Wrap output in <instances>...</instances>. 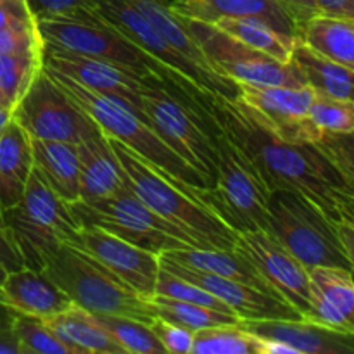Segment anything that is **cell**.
<instances>
[{
  "instance_id": "6da1fadb",
  "label": "cell",
  "mask_w": 354,
  "mask_h": 354,
  "mask_svg": "<svg viewBox=\"0 0 354 354\" xmlns=\"http://www.w3.org/2000/svg\"><path fill=\"white\" fill-rule=\"evenodd\" d=\"M214 116L248 154L270 192L290 190L308 197L330 220H341V199L353 189L315 144H292L266 130L241 100H218Z\"/></svg>"
},
{
  "instance_id": "7a4b0ae2",
  "label": "cell",
  "mask_w": 354,
  "mask_h": 354,
  "mask_svg": "<svg viewBox=\"0 0 354 354\" xmlns=\"http://www.w3.org/2000/svg\"><path fill=\"white\" fill-rule=\"evenodd\" d=\"M107 138L127 175L128 185L145 206L182 230L196 248L235 249L239 234L218 214L199 203L189 190L182 189L171 175L156 168L116 138Z\"/></svg>"
},
{
  "instance_id": "3957f363",
  "label": "cell",
  "mask_w": 354,
  "mask_h": 354,
  "mask_svg": "<svg viewBox=\"0 0 354 354\" xmlns=\"http://www.w3.org/2000/svg\"><path fill=\"white\" fill-rule=\"evenodd\" d=\"M41 68L47 71V75L57 83L59 88L76 104L82 111H85L97 124L104 135L111 138H116L121 144L130 147L137 152L145 161L152 162L156 168L162 169L168 175H171L180 187L185 190H192L196 187L207 189V183L204 176L197 171L194 166H190L182 156L176 154L161 137L154 131V128L144 120L137 116L133 111L121 106L116 100L102 95V93L90 90L86 86L80 85L75 80L68 76L47 69L44 64Z\"/></svg>"
},
{
  "instance_id": "277c9868",
  "label": "cell",
  "mask_w": 354,
  "mask_h": 354,
  "mask_svg": "<svg viewBox=\"0 0 354 354\" xmlns=\"http://www.w3.org/2000/svg\"><path fill=\"white\" fill-rule=\"evenodd\" d=\"M78 306L100 315H118L151 324L156 318L147 297L128 287L97 259L64 244L41 270Z\"/></svg>"
},
{
  "instance_id": "5b68a950",
  "label": "cell",
  "mask_w": 354,
  "mask_h": 354,
  "mask_svg": "<svg viewBox=\"0 0 354 354\" xmlns=\"http://www.w3.org/2000/svg\"><path fill=\"white\" fill-rule=\"evenodd\" d=\"M218 149L216 178L211 189L196 187L192 194L237 234L266 230L270 190L244 151L225 128L214 138Z\"/></svg>"
},
{
  "instance_id": "8992f818",
  "label": "cell",
  "mask_w": 354,
  "mask_h": 354,
  "mask_svg": "<svg viewBox=\"0 0 354 354\" xmlns=\"http://www.w3.org/2000/svg\"><path fill=\"white\" fill-rule=\"evenodd\" d=\"M3 223L12 234L24 266L41 272L64 244H71L80 225L71 207L31 169L23 197L3 211Z\"/></svg>"
},
{
  "instance_id": "52a82bcc",
  "label": "cell",
  "mask_w": 354,
  "mask_h": 354,
  "mask_svg": "<svg viewBox=\"0 0 354 354\" xmlns=\"http://www.w3.org/2000/svg\"><path fill=\"white\" fill-rule=\"evenodd\" d=\"M266 230L272 232L308 270L315 266L349 270L335 221L301 194L290 190H273L270 194Z\"/></svg>"
},
{
  "instance_id": "ba28073f",
  "label": "cell",
  "mask_w": 354,
  "mask_h": 354,
  "mask_svg": "<svg viewBox=\"0 0 354 354\" xmlns=\"http://www.w3.org/2000/svg\"><path fill=\"white\" fill-rule=\"evenodd\" d=\"M37 28L41 45L47 47L62 48L86 57L114 62L142 76L158 75L161 80H173V82L187 80L185 75L158 62L137 45L131 44L128 38L113 30L109 24L104 23L99 12L82 19H71V17L38 19Z\"/></svg>"
},
{
  "instance_id": "9c48e42d",
  "label": "cell",
  "mask_w": 354,
  "mask_h": 354,
  "mask_svg": "<svg viewBox=\"0 0 354 354\" xmlns=\"http://www.w3.org/2000/svg\"><path fill=\"white\" fill-rule=\"evenodd\" d=\"M69 207L80 227H99L158 256L187 245L196 248L182 230L145 206L130 185L116 196L92 203L76 201L69 204Z\"/></svg>"
},
{
  "instance_id": "30bf717a",
  "label": "cell",
  "mask_w": 354,
  "mask_h": 354,
  "mask_svg": "<svg viewBox=\"0 0 354 354\" xmlns=\"http://www.w3.org/2000/svg\"><path fill=\"white\" fill-rule=\"evenodd\" d=\"M144 114L156 133L204 176L207 189L216 178L218 149L214 138L221 131L220 121L204 123L192 107L168 92L161 78L144 93Z\"/></svg>"
},
{
  "instance_id": "8fae6325",
  "label": "cell",
  "mask_w": 354,
  "mask_h": 354,
  "mask_svg": "<svg viewBox=\"0 0 354 354\" xmlns=\"http://www.w3.org/2000/svg\"><path fill=\"white\" fill-rule=\"evenodd\" d=\"M183 23L218 75L237 83L252 85H306L292 59L289 62L277 61L272 55L256 50L225 31L218 30L214 24L189 17H183Z\"/></svg>"
},
{
  "instance_id": "7c38bea8",
  "label": "cell",
  "mask_w": 354,
  "mask_h": 354,
  "mask_svg": "<svg viewBox=\"0 0 354 354\" xmlns=\"http://www.w3.org/2000/svg\"><path fill=\"white\" fill-rule=\"evenodd\" d=\"M12 120L26 130L31 138L61 140L80 144L102 131L99 124L80 109L44 68L35 76L19 102L12 109Z\"/></svg>"
},
{
  "instance_id": "4fadbf2b",
  "label": "cell",
  "mask_w": 354,
  "mask_h": 354,
  "mask_svg": "<svg viewBox=\"0 0 354 354\" xmlns=\"http://www.w3.org/2000/svg\"><path fill=\"white\" fill-rule=\"evenodd\" d=\"M41 64L47 69L68 76L80 85L116 100L133 111L140 120L144 114V93L159 80L158 75L142 76L124 66L102 59L86 57L76 52L41 45Z\"/></svg>"
},
{
  "instance_id": "5bb4252c",
  "label": "cell",
  "mask_w": 354,
  "mask_h": 354,
  "mask_svg": "<svg viewBox=\"0 0 354 354\" xmlns=\"http://www.w3.org/2000/svg\"><path fill=\"white\" fill-rule=\"evenodd\" d=\"M237 85V100L275 137L292 144H315L324 137L308 118L315 97L310 85Z\"/></svg>"
},
{
  "instance_id": "9a60e30c",
  "label": "cell",
  "mask_w": 354,
  "mask_h": 354,
  "mask_svg": "<svg viewBox=\"0 0 354 354\" xmlns=\"http://www.w3.org/2000/svg\"><path fill=\"white\" fill-rule=\"evenodd\" d=\"M235 249L256 266L280 299L296 308L304 320H308L310 272L272 232H242L239 234Z\"/></svg>"
},
{
  "instance_id": "2e32d148",
  "label": "cell",
  "mask_w": 354,
  "mask_h": 354,
  "mask_svg": "<svg viewBox=\"0 0 354 354\" xmlns=\"http://www.w3.org/2000/svg\"><path fill=\"white\" fill-rule=\"evenodd\" d=\"M69 245L92 256L140 296H154L159 273V256L154 252L137 248L99 227H80Z\"/></svg>"
},
{
  "instance_id": "e0dca14e",
  "label": "cell",
  "mask_w": 354,
  "mask_h": 354,
  "mask_svg": "<svg viewBox=\"0 0 354 354\" xmlns=\"http://www.w3.org/2000/svg\"><path fill=\"white\" fill-rule=\"evenodd\" d=\"M159 266L216 296L223 301L239 320H301L303 315L283 299L261 292L251 286L213 275L203 270L183 266L159 256Z\"/></svg>"
},
{
  "instance_id": "ac0fdd59",
  "label": "cell",
  "mask_w": 354,
  "mask_h": 354,
  "mask_svg": "<svg viewBox=\"0 0 354 354\" xmlns=\"http://www.w3.org/2000/svg\"><path fill=\"white\" fill-rule=\"evenodd\" d=\"M178 16L214 24L223 17H258L289 37L299 38L303 19L287 0H173Z\"/></svg>"
},
{
  "instance_id": "d6986e66",
  "label": "cell",
  "mask_w": 354,
  "mask_h": 354,
  "mask_svg": "<svg viewBox=\"0 0 354 354\" xmlns=\"http://www.w3.org/2000/svg\"><path fill=\"white\" fill-rule=\"evenodd\" d=\"M252 335L283 342L296 354H354V332H341L311 320H239Z\"/></svg>"
},
{
  "instance_id": "ffe728a7",
  "label": "cell",
  "mask_w": 354,
  "mask_h": 354,
  "mask_svg": "<svg viewBox=\"0 0 354 354\" xmlns=\"http://www.w3.org/2000/svg\"><path fill=\"white\" fill-rule=\"evenodd\" d=\"M310 272V317L325 327L354 332V277L348 268L315 266Z\"/></svg>"
},
{
  "instance_id": "44dd1931",
  "label": "cell",
  "mask_w": 354,
  "mask_h": 354,
  "mask_svg": "<svg viewBox=\"0 0 354 354\" xmlns=\"http://www.w3.org/2000/svg\"><path fill=\"white\" fill-rule=\"evenodd\" d=\"M71 303L64 290L37 270L9 272L0 282V310L7 315L23 313L48 318L61 313Z\"/></svg>"
},
{
  "instance_id": "7402d4cb",
  "label": "cell",
  "mask_w": 354,
  "mask_h": 354,
  "mask_svg": "<svg viewBox=\"0 0 354 354\" xmlns=\"http://www.w3.org/2000/svg\"><path fill=\"white\" fill-rule=\"evenodd\" d=\"M80 199L85 203L116 196L128 185L127 175L114 154L104 131L85 138L80 144Z\"/></svg>"
},
{
  "instance_id": "603a6c76",
  "label": "cell",
  "mask_w": 354,
  "mask_h": 354,
  "mask_svg": "<svg viewBox=\"0 0 354 354\" xmlns=\"http://www.w3.org/2000/svg\"><path fill=\"white\" fill-rule=\"evenodd\" d=\"M73 354H124L95 315L71 303L61 313L41 318Z\"/></svg>"
},
{
  "instance_id": "cb8c5ba5",
  "label": "cell",
  "mask_w": 354,
  "mask_h": 354,
  "mask_svg": "<svg viewBox=\"0 0 354 354\" xmlns=\"http://www.w3.org/2000/svg\"><path fill=\"white\" fill-rule=\"evenodd\" d=\"M159 256H165L178 265L192 266V268L203 270V272L213 273V275L237 280V282L254 287L261 292L279 297V294L268 286V282L263 279L256 266L237 249H201L187 245V248L171 249Z\"/></svg>"
},
{
  "instance_id": "d4e9b609",
  "label": "cell",
  "mask_w": 354,
  "mask_h": 354,
  "mask_svg": "<svg viewBox=\"0 0 354 354\" xmlns=\"http://www.w3.org/2000/svg\"><path fill=\"white\" fill-rule=\"evenodd\" d=\"M33 169L31 137L10 120L0 133V211L16 206L23 197Z\"/></svg>"
},
{
  "instance_id": "484cf974",
  "label": "cell",
  "mask_w": 354,
  "mask_h": 354,
  "mask_svg": "<svg viewBox=\"0 0 354 354\" xmlns=\"http://www.w3.org/2000/svg\"><path fill=\"white\" fill-rule=\"evenodd\" d=\"M33 169L41 180L71 204L80 199V161L76 144L31 138Z\"/></svg>"
},
{
  "instance_id": "4316f807",
  "label": "cell",
  "mask_w": 354,
  "mask_h": 354,
  "mask_svg": "<svg viewBox=\"0 0 354 354\" xmlns=\"http://www.w3.org/2000/svg\"><path fill=\"white\" fill-rule=\"evenodd\" d=\"M299 40L317 54L354 69V19L315 14L301 24Z\"/></svg>"
},
{
  "instance_id": "83f0119b",
  "label": "cell",
  "mask_w": 354,
  "mask_h": 354,
  "mask_svg": "<svg viewBox=\"0 0 354 354\" xmlns=\"http://www.w3.org/2000/svg\"><path fill=\"white\" fill-rule=\"evenodd\" d=\"M292 61L315 92L354 102V69L317 54L299 38L294 45Z\"/></svg>"
},
{
  "instance_id": "f1b7e54d",
  "label": "cell",
  "mask_w": 354,
  "mask_h": 354,
  "mask_svg": "<svg viewBox=\"0 0 354 354\" xmlns=\"http://www.w3.org/2000/svg\"><path fill=\"white\" fill-rule=\"evenodd\" d=\"M128 2L161 33V37L176 52H180L183 57L189 59L197 68L204 69L207 73H213V75H218L209 66L206 55L203 54V50L196 44L192 35L189 33L185 23H183V17L178 16L171 9L168 0H128Z\"/></svg>"
},
{
  "instance_id": "f546056e",
  "label": "cell",
  "mask_w": 354,
  "mask_h": 354,
  "mask_svg": "<svg viewBox=\"0 0 354 354\" xmlns=\"http://www.w3.org/2000/svg\"><path fill=\"white\" fill-rule=\"evenodd\" d=\"M214 26L241 40L242 44L272 55L277 61L289 62L292 59L297 38L275 30L266 21L258 17H223L216 21Z\"/></svg>"
},
{
  "instance_id": "4dcf8cb0",
  "label": "cell",
  "mask_w": 354,
  "mask_h": 354,
  "mask_svg": "<svg viewBox=\"0 0 354 354\" xmlns=\"http://www.w3.org/2000/svg\"><path fill=\"white\" fill-rule=\"evenodd\" d=\"M147 299L156 317L192 332L201 330V328L220 327V325H235L239 322L235 315L221 313V311L211 310L201 304L185 303V301L159 296V294H154Z\"/></svg>"
},
{
  "instance_id": "1f68e13d",
  "label": "cell",
  "mask_w": 354,
  "mask_h": 354,
  "mask_svg": "<svg viewBox=\"0 0 354 354\" xmlns=\"http://www.w3.org/2000/svg\"><path fill=\"white\" fill-rule=\"evenodd\" d=\"M192 354H263V339L235 325L194 332Z\"/></svg>"
},
{
  "instance_id": "d6a6232c",
  "label": "cell",
  "mask_w": 354,
  "mask_h": 354,
  "mask_svg": "<svg viewBox=\"0 0 354 354\" xmlns=\"http://www.w3.org/2000/svg\"><path fill=\"white\" fill-rule=\"evenodd\" d=\"M104 328L113 335L124 354H165L166 349L151 330L149 324L118 315L93 313Z\"/></svg>"
},
{
  "instance_id": "836d02e7",
  "label": "cell",
  "mask_w": 354,
  "mask_h": 354,
  "mask_svg": "<svg viewBox=\"0 0 354 354\" xmlns=\"http://www.w3.org/2000/svg\"><path fill=\"white\" fill-rule=\"evenodd\" d=\"M41 69V54H0V92L14 109Z\"/></svg>"
},
{
  "instance_id": "e575fe53",
  "label": "cell",
  "mask_w": 354,
  "mask_h": 354,
  "mask_svg": "<svg viewBox=\"0 0 354 354\" xmlns=\"http://www.w3.org/2000/svg\"><path fill=\"white\" fill-rule=\"evenodd\" d=\"M10 325L23 354H73L57 335L38 317L23 313L10 315Z\"/></svg>"
},
{
  "instance_id": "d590c367",
  "label": "cell",
  "mask_w": 354,
  "mask_h": 354,
  "mask_svg": "<svg viewBox=\"0 0 354 354\" xmlns=\"http://www.w3.org/2000/svg\"><path fill=\"white\" fill-rule=\"evenodd\" d=\"M308 118L324 135L349 133L354 131V102L315 92Z\"/></svg>"
},
{
  "instance_id": "8d00e7d4",
  "label": "cell",
  "mask_w": 354,
  "mask_h": 354,
  "mask_svg": "<svg viewBox=\"0 0 354 354\" xmlns=\"http://www.w3.org/2000/svg\"><path fill=\"white\" fill-rule=\"evenodd\" d=\"M154 294L173 297V299H178V301H185V303L201 304V306L211 308V310L221 311V313L234 315V311H232L223 301L218 299L216 296H213L211 292L204 290L203 287L196 286V283L189 282V280L182 279V277L161 268V266H159Z\"/></svg>"
},
{
  "instance_id": "74e56055",
  "label": "cell",
  "mask_w": 354,
  "mask_h": 354,
  "mask_svg": "<svg viewBox=\"0 0 354 354\" xmlns=\"http://www.w3.org/2000/svg\"><path fill=\"white\" fill-rule=\"evenodd\" d=\"M318 149L330 159L353 189L354 196V131L349 133H325L318 142Z\"/></svg>"
},
{
  "instance_id": "f35d334b",
  "label": "cell",
  "mask_w": 354,
  "mask_h": 354,
  "mask_svg": "<svg viewBox=\"0 0 354 354\" xmlns=\"http://www.w3.org/2000/svg\"><path fill=\"white\" fill-rule=\"evenodd\" d=\"M35 19H55V17H92L97 14L95 0H26Z\"/></svg>"
},
{
  "instance_id": "ab89813d",
  "label": "cell",
  "mask_w": 354,
  "mask_h": 354,
  "mask_svg": "<svg viewBox=\"0 0 354 354\" xmlns=\"http://www.w3.org/2000/svg\"><path fill=\"white\" fill-rule=\"evenodd\" d=\"M0 54H41L37 24L0 30Z\"/></svg>"
},
{
  "instance_id": "60d3db41",
  "label": "cell",
  "mask_w": 354,
  "mask_h": 354,
  "mask_svg": "<svg viewBox=\"0 0 354 354\" xmlns=\"http://www.w3.org/2000/svg\"><path fill=\"white\" fill-rule=\"evenodd\" d=\"M151 330L154 332L156 337L169 354H192L194 344V332L180 327V325L166 322L162 318L156 317L149 324Z\"/></svg>"
},
{
  "instance_id": "b9f144b4",
  "label": "cell",
  "mask_w": 354,
  "mask_h": 354,
  "mask_svg": "<svg viewBox=\"0 0 354 354\" xmlns=\"http://www.w3.org/2000/svg\"><path fill=\"white\" fill-rule=\"evenodd\" d=\"M37 19L31 14L26 0L24 2L0 3V30L3 28H19V26H33Z\"/></svg>"
},
{
  "instance_id": "7bdbcfd3",
  "label": "cell",
  "mask_w": 354,
  "mask_h": 354,
  "mask_svg": "<svg viewBox=\"0 0 354 354\" xmlns=\"http://www.w3.org/2000/svg\"><path fill=\"white\" fill-rule=\"evenodd\" d=\"M0 265L7 270V273L26 268L16 241L7 227H0Z\"/></svg>"
},
{
  "instance_id": "ee69618b",
  "label": "cell",
  "mask_w": 354,
  "mask_h": 354,
  "mask_svg": "<svg viewBox=\"0 0 354 354\" xmlns=\"http://www.w3.org/2000/svg\"><path fill=\"white\" fill-rule=\"evenodd\" d=\"M317 14L330 17H353L354 0H313Z\"/></svg>"
},
{
  "instance_id": "f6af8a7d",
  "label": "cell",
  "mask_w": 354,
  "mask_h": 354,
  "mask_svg": "<svg viewBox=\"0 0 354 354\" xmlns=\"http://www.w3.org/2000/svg\"><path fill=\"white\" fill-rule=\"evenodd\" d=\"M0 354H23L10 325V315L0 320Z\"/></svg>"
},
{
  "instance_id": "bcb514c9",
  "label": "cell",
  "mask_w": 354,
  "mask_h": 354,
  "mask_svg": "<svg viewBox=\"0 0 354 354\" xmlns=\"http://www.w3.org/2000/svg\"><path fill=\"white\" fill-rule=\"evenodd\" d=\"M290 6L296 9V12L299 14V17L303 19V23L306 19H310L311 16L317 14V9H315V3L313 0H287Z\"/></svg>"
},
{
  "instance_id": "7dc6e473",
  "label": "cell",
  "mask_w": 354,
  "mask_h": 354,
  "mask_svg": "<svg viewBox=\"0 0 354 354\" xmlns=\"http://www.w3.org/2000/svg\"><path fill=\"white\" fill-rule=\"evenodd\" d=\"M341 214L353 218L354 220V196H344L341 199Z\"/></svg>"
},
{
  "instance_id": "c3c4849f",
  "label": "cell",
  "mask_w": 354,
  "mask_h": 354,
  "mask_svg": "<svg viewBox=\"0 0 354 354\" xmlns=\"http://www.w3.org/2000/svg\"><path fill=\"white\" fill-rule=\"evenodd\" d=\"M12 120V109L10 107H7L6 104L0 102V133L3 131V128L7 127V123Z\"/></svg>"
},
{
  "instance_id": "681fc988",
  "label": "cell",
  "mask_w": 354,
  "mask_h": 354,
  "mask_svg": "<svg viewBox=\"0 0 354 354\" xmlns=\"http://www.w3.org/2000/svg\"><path fill=\"white\" fill-rule=\"evenodd\" d=\"M6 275H7V270L3 268L2 265H0V282H2V280L6 279Z\"/></svg>"
},
{
  "instance_id": "f907efd6",
  "label": "cell",
  "mask_w": 354,
  "mask_h": 354,
  "mask_svg": "<svg viewBox=\"0 0 354 354\" xmlns=\"http://www.w3.org/2000/svg\"><path fill=\"white\" fill-rule=\"evenodd\" d=\"M12 2H24V0H0V3H12Z\"/></svg>"
},
{
  "instance_id": "816d5d0a",
  "label": "cell",
  "mask_w": 354,
  "mask_h": 354,
  "mask_svg": "<svg viewBox=\"0 0 354 354\" xmlns=\"http://www.w3.org/2000/svg\"><path fill=\"white\" fill-rule=\"evenodd\" d=\"M0 102H2V104H6V106H7V102H6V99H3L2 92H0ZM7 107H9V106H7Z\"/></svg>"
}]
</instances>
